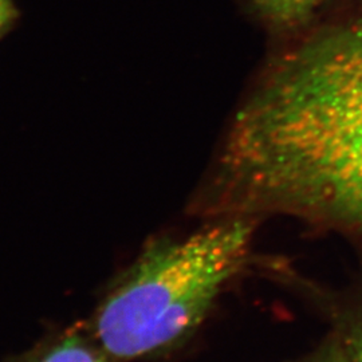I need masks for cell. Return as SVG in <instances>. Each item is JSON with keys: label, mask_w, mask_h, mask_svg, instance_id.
Listing matches in <instances>:
<instances>
[{"label": "cell", "mask_w": 362, "mask_h": 362, "mask_svg": "<svg viewBox=\"0 0 362 362\" xmlns=\"http://www.w3.org/2000/svg\"><path fill=\"white\" fill-rule=\"evenodd\" d=\"M318 362H354L353 361V358H349V360H346L345 357H342V356H332V357H327V358H325V360H321V361Z\"/></svg>", "instance_id": "cell-7"}, {"label": "cell", "mask_w": 362, "mask_h": 362, "mask_svg": "<svg viewBox=\"0 0 362 362\" xmlns=\"http://www.w3.org/2000/svg\"><path fill=\"white\" fill-rule=\"evenodd\" d=\"M353 361L362 362V334L357 337L353 345Z\"/></svg>", "instance_id": "cell-6"}, {"label": "cell", "mask_w": 362, "mask_h": 362, "mask_svg": "<svg viewBox=\"0 0 362 362\" xmlns=\"http://www.w3.org/2000/svg\"><path fill=\"white\" fill-rule=\"evenodd\" d=\"M211 191L239 215L362 228V21L272 61L233 116Z\"/></svg>", "instance_id": "cell-1"}, {"label": "cell", "mask_w": 362, "mask_h": 362, "mask_svg": "<svg viewBox=\"0 0 362 362\" xmlns=\"http://www.w3.org/2000/svg\"><path fill=\"white\" fill-rule=\"evenodd\" d=\"M266 25L278 31H293L303 25L320 0H250Z\"/></svg>", "instance_id": "cell-4"}, {"label": "cell", "mask_w": 362, "mask_h": 362, "mask_svg": "<svg viewBox=\"0 0 362 362\" xmlns=\"http://www.w3.org/2000/svg\"><path fill=\"white\" fill-rule=\"evenodd\" d=\"M93 337L69 330L42 341L8 362H109Z\"/></svg>", "instance_id": "cell-3"}, {"label": "cell", "mask_w": 362, "mask_h": 362, "mask_svg": "<svg viewBox=\"0 0 362 362\" xmlns=\"http://www.w3.org/2000/svg\"><path fill=\"white\" fill-rule=\"evenodd\" d=\"M21 13L13 0H0V40L13 31Z\"/></svg>", "instance_id": "cell-5"}, {"label": "cell", "mask_w": 362, "mask_h": 362, "mask_svg": "<svg viewBox=\"0 0 362 362\" xmlns=\"http://www.w3.org/2000/svg\"><path fill=\"white\" fill-rule=\"evenodd\" d=\"M252 233V223L238 215L149 247L100 305L93 339L121 361L168 349L203 321L243 267Z\"/></svg>", "instance_id": "cell-2"}]
</instances>
